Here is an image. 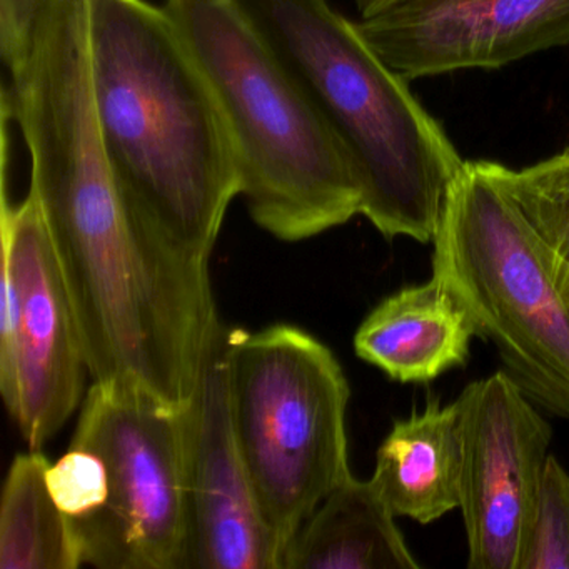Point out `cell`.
Listing matches in <instances>:
<instances>
[{"mask_svg":"<svg viewBox=\"0 0 569 569\" xmlns=\"http://www.w3.org/2000/svg\"><path fill=\"white\" fill-rule=\"evenodd\" d=\"M31 191L94 382L189 408L221 329L209 259L172 241L122 192L99 129L91 52L49 41L12 72Z\"/></svg>","mask_w":569,"mask_h":569,"instance_id":"1","label":"cell"},{"mask_svg":"<svg viewBox=\"0 0 569 569\" xmlns=\"http://www.w3.org/2000/svg\"><path fill=\"white\" fill-rule=\"evenodd\" d=\"M92 92L122 192L172 241L209 259L238 158L218 98L164 8L89 0Z\"/></svg>","mask_w":569,"mask_h":569,"instance_id":"2","label":"cell"},{"mask_svg":"<svg viewBox=\"0 0 569 569\" xmlns=\"http://www.w3.org/2000/svg\"><path fill=\"white\" fill-rule=\"evenodd\" d=\"M348 154L361 214L386 239L432 242L462 166L442 126L329 0H238Z\"/></svg>","mask_w":569,"mask_h":569,"instance_id":"3","label":"cell"},{"mask_svg":"<svg viewBox=\"0 0 569 569\" xmlns=\"http://www.w3.org/2000/svg\"><path fill=\"white\" fill-rule=\"evenodd\" d=\"M228 121L259 228L298 242L361 214L348 154L238 0H166Z\"/></svg>","mask_w":569,"mask_h":569,"instance_id":"4","label":"cell"},{"mask_svg":"<svg viewBox=\"0 0 569 569\" xmlns=\"http://www.w3.org/2000/svg\"><path fill=\"white\" fill-rule=\"evenodd\" d=\"M432 278L538 408L569 418V296L548 246L489 172L465 161L442 202Z\"/></svg>","mask_w":569,"mask_h":569,"instance_id":"5","label":"cell"},{"mask_svg":"<svg viewBox=\"0 0 569 569\" xmlns=\"http://www.w3.org/2000/svg\"><path fill=\"white\" fill-rule=\"evenodd\" d=\"M349 382L336 356L305 329L232 328L229 402L256 498L282 548L351 476Z\"/></svg>","mask_w":569,"mask_h":569,"instance_id":"6","label":"cell"},{"mask_svg":"<svg viewBox=\"0 0 569 569\" xmlns=\"http://www.w3.org/2000/svg\"><path fill=\"white\" fill-rule=\"evenodd\" d=\"M71 446L108 469L104 508L74 522L84 565L101 569H184L189 542V408L94 382Z\"/></svg>","mask_w":569,"mask_h":569,"instance_id":"7","label":"cell"},{"mask_svg":"<svg viewBox=\"0 0 569 569\" xmlns=\"http://www.w3.org/2000/svg\"><path fill=\"white\" fill-rule=\"evenodd\" d=\"M461 418L462 519L469 569H521L552 429L509 378L492 372L456 398Z\"/></svg>","mask_w":569,"mask_h":569,"instance_id":"8","label":"cell"},{"mask_svg":"<svg viewBox=\"0 0 569 569\" xmlns=\"http://www.w3.org/2000/svg\"><path fill=\"white\" fill-rule=\"evenodd\" d=\"M2 266L18 288L14 362L0 389L31 449L54 438L84 402L89 371L81 332L38 199L18 208L2 199Z\"/></svg>","mask_w":569,"mask_h":569,"instance_id":"9","label":"cell"},{"mask_svg":"<svg viewBox=\"0 0 569 569\" xmlns=\"http://www.w3.org/2000/svg\"><path fill=\"white\" fill-rule=\"evenodd\" d=\"M382 61L411 82L499 69L569 44V0H399L358 22Z\"/></svg>","mask_w":569,"mask_h":569,"instance_id":"10","label":"cell"},{"mask_svg":"<svg viewBox=\"0 0 569 569\" xmlns=\"http://www.w3.org/2000/svg\"><path fill=\"white\" fill-rule=\"evenodd\" d=\"M232 328L222 325L189 406V542L184 569H281L236 439L229 402Z\"/></svg>","mask_w":569,"mask_h":569,"instance_id":"11","label":"cell"},{"mask_svg":"<svg viewBox=\"0 0 569 569\" xmlns=\"http://www.w3.org/2000/svg\"><path fill=\"white\" fill-rule=\"evenodd\" d=\"M475 336L466 309L431 278L379 302L359 326L355 349L395 381L426 385L465 368Z\"/></svg>","mask_w":569,"mask_h":569,"instance_id":"12","label":"cell"},{"mask_svg":"<svg viewBox=\"0 0 569 569\" xmlns=\"http://www.w3.org/2000/svg\"><path fill=\"white\" fill-rule=\"evenodd\" d=\"M462 468L458 402L445 406L431 396L421 411L395 421L372 479L396 516L429 525L461 506Z\"/></svg>","mask_w":569,"mask_h":569,"instance_id":"13","label":"cell"},{"mask_svg":"<svg viewBox=\"0 0 569 569\" xmlns=\"http://www.w3.org/2000/svg\"><path fill=\"white\" fill-rule=\"evenodd\" d=\"M375 479L348 476L286 549L281 569H418Z\"/></svg>","mask_w":569,"mask_h":569,"instance_id":"14","label":"cell"},{"mask_svg":"<svg viewBox=\"0 0 569 569\" xmlns=\"http://www.w3.org/2000/svg\"><path fill=\"white\" fill-rule=\"evenodd\" d=\"M49 466L41 449L12 461L0 502L2 569H78L84 565L74 526L49 491Z\"/></svg>","mask_w":569,"mask_h":569,"instance_id":"15","label":"cell"},{"mask_svg":"<svg viewBox=\"0 0 569 569\" xmlns=\"http://www.w3.org/2000/svg\"><path fill=\"white\" fill-rule=\"evenodd\" d=\"M489 172L548 246L569 296V148L522 169L488 161Z\"/></svg>","mask_w":569,"mask_h":569,"instance_id":"16","label":"cell"},{"mask_svg":"<svg viewBox=\"0 0 569 569\" xmlns=\"http://www.w3.org/2000/svg\"><path fill=\"white\" fill-rule=\"evenodd\" d=\"M521 569H569V472L549 455Z\"/></svg>","mask_w":569,"mask_h":569,"instance_id":"17","label":"cell"},{"mask_svg":"<svg viewBox=\"0 0 569 569\" xmlns=\"http://www.w3.org/2000/svg\"><path fill=\"white\" fill-rule=\"evenodd\" d=\"M49 491L61 511L74 522L98 515L109 496L108 469L91 449L71 446L48 471Z\"/></svg>","mask_w":569,"mask_h":569,"instance_id":"18","label":"cell"},{"mask_svg":"<svg viewBox=\"0 0 569 569\" xmlns=\"http://www.w3.org/2000/svg\"><path fill=\"white\" fill-rule=\"evenodd\" d=\"M46 0H0V52L11 68L28 44Z\"/></svg>","mask_w":569,"mask_h":569,"instance_id":"19","label":"cell"}]
</instances>
